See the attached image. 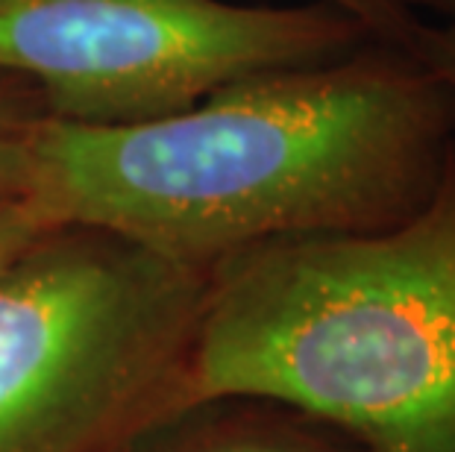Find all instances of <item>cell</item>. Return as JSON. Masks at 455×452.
<instances>
[{
    "label": "cell",
    "mask_w": 455,
    "mask_h": 452,
    "mask_svg": "<svg viewBox=\"0 0 455 452\" xmlns=\"http://www.w3.org/2000/svg\"><path fill=\"white\" fill-rule=\"evenodd\" d=\"M452 139L455 98L441 76L371 38L335 59L227 83L168 118H47L27 200L53 224L103 226L212 271L267 242L411 218Z\"/></svg>",
    "instance_id": "1"
},
{
    "label": "cell",
    "mask_w": 455,
    "mask_h": 452,
    "mask_svg": "<svg viewBox=\"0 0 455 452\" xmlns=\"http://www.w3.org/2000/svg\"><path fill=\"white\" fill-rule=\"evenodd\" d=\"M206 397L283 402L362 452H455V139L400 224L212 267L188 364V402Z\"/></svg>",
    "instance_id": "2"
},
{
    "label": "cell",
    "mask_w": 455,
    "mask_h": 452,
    "mask_svg": "<svg viewBox=\"0 0 455 452\" xmlns=\"http://www.w3.org/2000/svg\"><path fill=\"white\" fill-rule=\"evenodd\" d=\"M209 271L89 224L0 267V452H130L188 402Z\"/></svg>",
    "instance_id": "3"
},
{
    "label": "cell",
    "mask_w": 455,
    "mask_h": 452,
    "mask_svg": "<svg viewBox=\"0 0 455 452\" xmlns=\"http://www.w3.org/2000/svg\"><path fill=\"white\" fill-rule=\"evenodd\" d=\"M371 38L323 0H0V68L36 85L47 118L85 127L168 118L227 83L335 59Z\"/></svg>",
    "instance_id": "4"
},
{
    "label": "cell",
    "mask_w": 455,
    "mask_h": 452,
    "mask_svg": "<svg viewBox=\"0 0 455 452\" xmlns=\"http://www.w3.org/2000/svg\"><path fill=\"white\" fill-rule=\"evenodd\" d=\"M130 452H362L353 438L261 397H206L156 420Z\"/></svg>",
    "instance_id": "5"
},
{
    "label": "cell",
    "mask_w": 455,
    "mask_h": 452,
    "mask_svg": "<svg viewBox=\"0 0 455 452\" xmlns=\"http://www.w3.org/2000/svg\"><path fill=\"white\" fill-rule=\"evenodd\" d=\"M47 109L21 74L0 68V197H27L33 153Z\"/></svg>",
    "instance_id": "6"
},
{
    "label": "cell",
    "mask_w": 455,
    "mask_h": 452,
    "mask_svg": "<svg viewBox=\"0 0 455 452\" xmlns=\"http://www.w3.org/2000/svg\"><path fill=\"white\" fill-rule=\"evenodd\" d=\"M323 4L344 9V12L353 15L373 38L388 42V44H400L405 51H411V42L423 21L420 15H414L400 0H323Z\"/></svg>",
    "instance_id": "7"
},
{
    "label": "cell",
    "mask_w": 455,
    "mask_h": 452,
    "mask_svg": "<svg viewBox=\"0 0 455 452\" xmlns=\"http://www.w3.org/2000/svg\"><path fill=\"white\" fill-rule=\"evenodd\" d=\"M47 224L53 220H47L33 200L0 197V267L21 253Z\"/></svg>",
    "instance_id": "8"
},
{
    "label": "cell",
    "mask_w": 455,
    "mask_h": 452,
    "mask_svg": "<svg viewBox=\"0 0 455 452\" xmlns=\"http://www.w3.org/2000/svg\"><path fill=\"white\" fill-rule=\"evenodd\" d=\"M411 53L429 65L455 98V21H420Z\"/></svg>",
    "instance_id": "9"
},
{
    "label": "cell",
    "mask_w": 455,
    "mask_h": 452,
    "mask_svg": "<svg viewBox=\"0 0 455 452\" xmlns=\"http://www.w3.org/2000/svg\"><path fill=\"white\" fill-rule=\"evenodd\" d=\"M414 15H432L435 21H455V0H400Z\"/></svg>",
    "instance_id": "10"
}]
</instances>
